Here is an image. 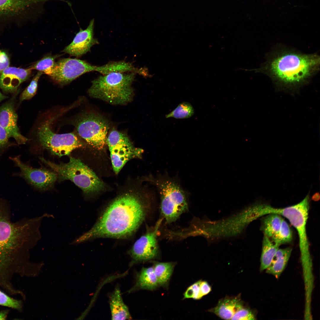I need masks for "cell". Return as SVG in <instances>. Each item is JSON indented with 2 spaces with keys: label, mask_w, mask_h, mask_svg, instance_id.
Listing matches in <instances>:
<instances>
[{
  "label": "cell",
  "mask_w": 320,
  "mask_h": 320,
  "mask_svg": "<svg viewBox=\"0 0 320 320\" xmlns=\"http://www.w3.org/2000/svg\"><path fill=\"white\" fill-rule=\"evenodd\" d=\"M7 202L0 199V287L7 292L14 288L11 281L22 273L25 255L38 237V219L11 220Z\"/></svg>",
  "instance_id": "6da1fadb"
},
{
  "label": "cell",
  "mask_w": 320,
  "mask_h": 320,
  "mask_svg": "<svg viewBox=\"0 0 320 320\" xmlns=\"http://www.w3.org/2000/svg\"><path fill=\"white\" fill-rule=\"evenodd\" d=\"M147 194L127 192L109 204L90 230L75 240L76 244L98 238L123 239L137 230L151 206Z\"/></svg>",
  "instance_id": "7a4b0ae2"
},
{
  "label": "cell",
  "mask_w": 320,
  "mask_h": 320,
  "mask_svg": "<svg viewBox=\"0 0 320 320\" xmlns=\"http://www.w3.org/2000/svg\"><path fill=\"white\" fill-rule=\"evenodd\" d=\"M259 71L269 76L278 88L296 91L319 71L317 53L305 54L284 46L276 47L266 57Z\"/></svg>",
  "instance_id": "3957f363"
},
{
  "label": "cell",
  "mask_w": 320,
  "mask_h": 320,
  "mask_svg": "<svg viewBox=\"0 0 320 320\" xmlns=\"http://www.w3.org/2000/svg\"><path fill=\"white\" fill-rule=\"evenodd\" d=\"M136 73L112 72L102 74L92 81L88 93L92 97L112 104H126L132 99V85Z\"/></svg>",
  "instance_id": "277c9868"
},
{
  "label": "cell",
  "mask_w": 320,
  "mask_h": 320,
  "mask_svg": "<svg viewBox=\"0 0 320 320\" xmlns=\"http://www.w3.org/2000/svg\"><path fill=\"white\" fill-rule=\"evenodd\" d=\"M41 161L57 175L60 180H70L85 193L91 194L103 191L104 182L80 160L71 157L66 163L56 164L40 158Z\"/></svg>",
  "instance_id": "5b68a950"
},
{
  "label": "cell",
  "mask_w": 320,
  "mask_h": 320,
  "mask_svg": "<svg viewBox=\"0 0 320 320\" xmlns=\"http://www.w3.org/2000/svg\"><path fill=\"white\" fill-rule=\"evenodd\" d=\"M147 179L159 191L161 213L167 223L175 221L187 211V194L177 181L163 176L155 177L151 176Z\"/></svg>",
  "instance_id": "8992f818"
},
{
  "label": "cell",
  "mask_w": 320,
  "mask_h": 320,
  "mask_svg": "<svg viewBox=\"0 0 320 320\" xmlns=\"http://www.w3.org/2000/svg\"><path fill=\"white\" fill-rule=\"evenodd\" d=\"M309 209V196L307 195L298 203L284 208H275L265 204H258L257 212L259 217L276 214L287 219L298 233L300 257L305 258L311 256L306 231Z\"/></svg>",
  "instance_id": "52a82bcc"
},
{
  "label": "cell",
  "mask_w": 320,
  "mask_h": 320,
  "mask_svg": "<svg viewBox=\"0 0 320 320\" xmlns=\"http://www.w3.org/2000/svg\"><path fill=\"white\" fill-rule=\"evenodd\" d=\"M74 123L79 135L89 145L99 150L104 148L109 126L102 117L93 113H85L78 117Z\"/></svg>",
  "instance_id": "ba28073f"
},
{
  "label": "cell",
  "mask_w": 320,
  "mask_h": 320,
  "mask_svg": "<svg viewBox=\"0 0 320 320\" xmlns=\"http://www.w3.org/2000/svg\"><path fill=\"white\" fill-rule=\"evenodd\" d=\"M38 140L41 145L52 154L59 156L69 155L73 150L84 144L75 133H55L48 123L41 125L37 130Z\"/></svg>",
  "instance_id": "9c48e42d"
},
{
  "label": "cell",
  "mask_w": 320,
  "mask_h": 320,
  "mask_svg": "<svg viewBox=\"0 0 320 320\" xmlns=\"http://www.w3.org/2000/svg\"><path fill=\"white\" fill-rule=\"evenodd\" d=\"M110 152L113 170L118 174L129 160L140 158L143 149L135 147L129 137L124 133L115 129L112 130L106 141Z\"/></svg>",
  "instance_id": "30bf717a"
},
{
  "label": "cell",
  "mask_w": 320,
  "mask_h": 320,
  "mask_svg": "<svg viewBox=\"0 0 320 320\" xmlns=\"http://www.w3.org/2000/svg\"><path fill=\"white\" fill-rule=\"evenodd\" d=\"M101 70L100 66L92 65L83 60L65 58L55 62L49 76L54 82L62 86L70 83L87 72H100Z\"/></svg>",
  "instance_id": "8fae6325"
},
{
  "label": "cell",
  "mask_w": 320,
  "mask_h": 320,
  "mask_svg": "<svg viewBox=\"0 0 320 320\" xmlns=\"http://www.w3.org/2000/svg\"><path fill=\"white\" fill-rule=\"evenodd\" d=\"M57 0H0V20L36 19L48 1Z\"/></svg>",
  "instance_id": "7c38bea8"
},
{
  "label": "cell",
  "mask_w": 320,
  "mask_h": 320,
  "mask_svg": "<svg viewBox=\"0 0 320 320\" xmlns=\"http://www.w3.org/2000/svg\"><path fill=\"white\" fill-rule=\"evenodd\" d=\"M162 220V219L159 220L151 230L148 231L135 242L129 251L132 264L152 260L157 256L159 249L157 236Z\"/></svg>",
  "instance_id": "4fadbf2b"
},
{
  "label": "cell",
  "mask_w": 320,
  "mask_h": 320,
  "mask_svg": "<svg viewBox=\"0 0 320 320\" xmlns=\"http://www.w3.org/2000/svg\"><path fill=\"white\" fill-rule=\"evenodd\" d=\"M18 167L20 172L16 175L21 177L36 188L46 190L52 187L58 178L57 174L44 169L33 168L22 162L19 156L9 157Z\"/></svg>",
  "instance_id": "5bb4252c"
},
{
  "label": "cell",
  "mask_w": 320,
  "mask_h": 320,
  "mask_svg": "<svg viewBox=\"0 0 320 320\" xmlns=\"http://www.w3.org/2000/svg\"><path fill=\"white\" fill-rule=\"evenodd\" d=\"M94 23L93 19L85 29L80 28L72 42L63 51L71 56L79 57L89 51L93 45L98 43L94 37Z\"/></svg>",
  "instance_id": "9a60e30c"
},
{
  "label": "cell",
  "mask_w": 320,
  "mask_h": 320,
  "mask_svg": "<svg viewBox=\"0 0 320 320\" xmlns=\"http://www.w3.org/2000/svg\"><path fill=\"white\" fill-rule=\"evenodd\" d=\"M15 97L0 107V126L9 137L14 138L19 145L25 144L28 139L20 133L17 125V116L14 106Z\"/></svg>",
  "instance_id": "2e32d148"
},
{
  "label": "cell",
  "mask_w": 320,
  "mask_h": 320,
  "mask_svg": "<svg viewBox=\"0 0 320 320\" xmlns=\"http://www.w3.org/2000/svg\"><path fill=\"white\" fill-rule=\"evenodd\" d=\"M31 70L9 67L0 72V88L6 92H15L20 84L30 77Z\"/></svg>",
  "instance_id": "e0dca14e"
},
{
  "label": "cell",
  "mask_w": 320,
  "mask_h": 320,
  "mask_svg": "<svg viewBox=\"0 0 320 320\" xmlns=\"http://www.w3.org/2000/svg\"><path fill=\"white\" fill-rule=\"evenodd\" d=\"M244 305L239 295L236 297H226L220 299L217 305L209 309L219 317L231 320L236 311Z\"/></svg>",
  "instance_id": "ac0fdd59"
},
{
  "label": "cell",
  "mask_w": 320,
  "mask_h": 320,
  "mask_svg": "<svg viewBox=\"0 0 320 320\" xmlns=\"http://www.w3.org/2000/svg\"><path fill=\"white\" fill-rule=\"evenodd\" d=\"M109 305L112 320L131 319L128 308L123 300L118 287L116 288L110 296Z\"/></svg>",
  "instance_id": "d6986e66"
},
{
  "label": "cell",
  "mask_w": 320,
  "mask_h": 320,
  "mask_svg": "<svg viewBox=\"0 0 320 320\" xmlns=\"http://www.w3.org/2000/svg\"><path fill=\"white\" fill-rule=\"evenodd\" d=\"M292 251V249L290 247L279 249L266 269V272L279 278L287 265Z\"/></svg>",
  "instance_id": "ffe728a7"
},
{
  "label": "cell",
  "mask_w": 320,
  "mask_h": 320,
  "mask_svg": "<svg viewBox=\"0 0 320 320\" xmlns=\"http://www.w3.org/2000/svg\"><path fill=\"white\" fill-rule=\"evenodd\" d=\"M158 286L153 268H143L137 274L135 284L129 292L138 289L152 290L156 288Z\"/></svg>",
  "instance_id": "44dd1931"
},
{
  "label": "cell",
  "mask_w": 320,
  "mask_h": 320,
  "mask_svg": "<svg viewBox=\"0 0 320 320\" xmlns=\"http://www.w3.org/2000/svg\"><path fill=\"white\" fill-rule=\"evenodd\" d=\"M279 246L274 243L269 238L264 235L262 242L260 270H266L270 265Z\"/></svg>",
  "instance_id": "7402d4cb"
},
{
  "label": "cell",
  "mask_w": 320,
  "mask_h": 320,
  "mask_svg": "<svg viewBox=\"0 0 320 320\" xmlns=\"http://www.w3.org/2000/svg\"><path fill=\"white\" fill-rule=\"evenodd\" d=\"M265 216L262 221V230L264 235L271 239L278 233L283 218L280 215L276 214H268Z\"/></svg>",
  "instance_id": "603a6c76"
},
{
  "label": "cell",
  "mask_w": 320,
  "mask_h": 320,
  "mask_svg": "<svg viewBox=\"0 0 320 320\" xmlns=\"http://www.w3.org/2000/svg\"><path fill=\"white\" fill-rule=\"evenodd\" d=\"M174 265L171 262L156 263L153 268L159 285L164 286L168 282L172 274Z\"/></svg>",
  "instance_id": "cb8c5ba5"
},
{
  "label": "cell",
  "mask_w": 320,
  "mask_h": 320,
  "mask_svg": "<svg viewBox=\"0 0 320 320\" xmlns=\"http://www.w3.org/2000/svg\"><path fill=\"white\" fill-rule=\"evenodd\" d=\"M60 56L58 55H46L36 62L30 68L41 71L49 76L55 64V59Z\"/></svg>",
  "instance_id": "d4e9b609"
},
{
  "label": "cell",
  "mask_w": 320,
  "mask_h": 320,
  "mask_svg": "<svg viewBox=\"0 0 320 320\" xmlns=\"http://www.w3.org/2000/svg\"><path fill=\"white\" fill-rule=\"evenodd\" d=\"M292 239L291 229L287 222L282 219L280 229L277 234L271 240L275 244L281 245L290 242Z\"/></svg>",
  "instance_id": "484cf974"
},
{
  "label": "cell",
  "mask_w": 320,
  "mask_h": 320,
  "mask_svg": "<svg viewBox=\"0 0 320 320\" xmlns=\"http://www.w3.org/2000/svg\"><path fill=\"white\" fill-rule=\"evenodd\" d=\"M194 113V109L189 103L183 102L171 113L166 115V118L173 117L177 119L188 118Z\"/></svg>",
  "instance_id": "4316f807"
},
{
  "label": "cell",
  "mask_w": 320,
  "mask_h": 320,
  "mask_svg": "<svg viewBox=\"0 0 320 320\" xmlns=\"http://www.w3.org/2000/svg\"><path fill=\"white\" fill-rule=\"evenodd\" d=\"M43 73L39 71L31 80L28 86L22 92L20 97V102L29 100L36 95L38 88V82Z\"/></svg>",
  "instance_id": "83f0119b"
},
{
  "label": "cell",
  "mask_w": 320,
  "mask_h": 320,
  "mask_svg": "<svg viewBox=\"0 0 320 320\" xmlns=\"http://www.w3.org/2000/svg\"><path fill=\"white\" fill-rule=\"evenodd\" d=\"M0 305L11 308L18 311L22 307L21 301L14 299L0 290Z\"/></svg>",
  "instance_id": "f1b7e54d"
},
{
  "label": "cell",
  "mask_w": 320,
  "mask_h": 320,
  "mask_svg": "<svg viewBox=\"0 0 320 320\" xmlns=\"http://www.w3.org/2000/svg\"><path fill=\"white\" fill-rule=\"evenodd\" d=\"M255 319V316L253 311L244 305L236 311L231 319L240 320Z\"/></svg>",
  "instance_id": "f546056e"
},
{
  "label": "cell",
  "mask_w": 320,
  "mask_h": 320,
  "mask_svg": "<svg viewBox=\"0 0 320 320\" xmlns=\"http://www.w3.org/2000/svg\"><path fill=\"white\" fill-rule=\"evenodd\" d=\"M201 280L198 281L189 287L184 294V298H192L199 300L202 298L200 288Z\"/></svg>",
  "instance_id": "4dcf8cb0"
},
{
  "label": "cell",
  "mask_w": 320,
  "mask_h": 320,
  "mask_svg": "<svg viewBox=\"0 0 320 320\" xmlns=\"http://www.w3.org/2000/svg\"><path fill=\"white\" fill-rule=\"evenodd\" d=\"M9 138L6 131L0 126V153L9 146Z\"/></svg>",
  "instance_id": "1f68e13d"
},
{
  "label": "cell",
  "mask_w": 320,
  "mask_h": 320,
  "mask_svg": "<svg viewBox=\"0 0 320 320\" xmlns=\"http://www.w3.org/2000/svg\"><path fill=\"white\" fill-rule=\"evenodd\" d=\"M10 62L7 54L4 52L0 51V72L9 67Z\"/></svg>",
  "instance_id": "d6a6232c"
},
{
  "label": "cell",
  "mask_w": 320,
  "mask_h": 320,
  "mask_svg": "<svg viewBox=\"0 0 320 320\" xmlns=\"http://www.w3.org/2000/svg\"><path fill=\"white\" fill-rule=\"evenodd\" d=\"M200 286L201 293L203 297L208 294L211 291V286L206 281L201 280Z\"/></svg>",
  "instance_id": "836d02e7"
},
{
  "label": "cell",
  "mask_w": 320,
  "mask_h": 320,
  "mask_svg": "<svg viewBox=\"0 0 320 320\" xmlns=\"http://www.w3.org/2000/svg\"><path fill=\"white\" fill-rule=\"evenodd\" d=\"M9 310H5L0 311V320H4L6 319L9 313Z\"/></svg>",
  "instance_id": "e575fe53"
},
{
  "label": "cell",
  "mask_w": 320,
  "mask_h": 320,
  "mask_svg": "<svg viewBox=\"0 0 320 320\" xmlns=\"http://www.w3.org/2000/svg\"><path fill=\"white\" fill-rule=\"evenodd\" d=\"M312 199L314 201H318L320 199V195L319 193H315L312 197Z\"/></svg>",
  "instance_id": "d590c367"
},
{
  "label": "cell",
  "mask_w": 320,
  "mask_h": 320,
  "mask_svg": "<svg viewBox=\"0 0 320 320\" xmlns=\"http://www.w3.org/2000/svg\"><path fill=\"white\" fill-rule=\"evenodd\" d=\"M7 97L3 95L0 92V102Z\"/></svg>",
  "instance_id": "8d00e7d4"
}]
</instances>
